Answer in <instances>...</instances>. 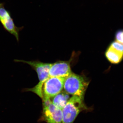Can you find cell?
<instances>
[{
	"instance_id": "cell-9",
	"label": "cell",
	"mask_w": 123,
	"mask_h": 123,
	"mask_svg": "<svg viewBox=\"0 0 123 123\" xmlns=\"http://www.w3.org/2000/svg\"><path fill=\"white\" fill-rule=\"evenodd\" d=\"M105 56L111 63L118 64L123 59V54L109 47L106 51Z\"/></svg>"
},
{
	"instance_id": "cell-8",
	"label": "cell",
	"mask_w": 123,
	"mask_h": 123,
	"mask_svg": "<svg viewBox=\"0 0 123 123\" xmlns=\"http://www.w3.org/2000/svg\"><path fill=\"white\" fill-rule=\"evenodd\" d=\"M70 98L69 94L62 91L51 99L55 106L62 110Z\"/></svg>"
},
{
	"instance_id": "cell-4",
	"label": "cell",
	"mask_w": 123,
	"mask_h": 123,
	"mask_svg": "<svg viewBox=\"0 0 123 123\" xmlns=\"http://www.w3.org/2000/svg\"><path fill=\"white\" fill-rule=\"evenodd\" d=\"M43 111L42 118L47 123H62V110L55 106L51 99H43Z\"/></svg>"
},
{
	"instance_id": "cell-11",
	"label": "cell",
	"mask_w": 123,
	"mask_h": 123,
	"mask_svg": "<svg viewBox=\"0 0 123 123\" xmlns=\"http://www.w3.org/2000/svg\"><path fill=\"white\" fill-rule=\"evenodd\" d=\"M115 38L117 42L123 44V31H119L116 34Z\"/></svg>"
},
{
	"instance_id": "cell-6",
	"label": "cell",
	"mask_w": 123,
	"mask_h": 123,
	"mask_svg": "<svg viewBox=\"0 0 123 123\" xmlns=\"http://www.w3.org/2000/svg\"><path fill=\"white\" fill-rule=\"evenodd\" d=\"M0 22L6 30L14 36L18 42L19 41V33L22 27L15 26L11 14L5 8L4 4L0 3Z\"/></svg>"
},
{
	"instance_id": "cell-3",
	"label": "cell",
	"mask_w": 123,
	"mask_h": 123,
	"mask_svg": "<svg viewBox=\"0 0 123 123\" xmlns=\"http://www.w3.org/2000/svg\"><path fill=\"white\" fill-rule=\"evenodd\" d=\"M87 110L84 98L73 96L62 110V123H73L80 112Z\"/></svg>"
},
{
	"instance_id": "cell-7",
	"label": "cell",
	"mask_w": 123,
	"mask_h": 123,
	"mask_svg": "<svg viewBox=\"0 0 123 123\" xmlns=\"http://www.w3.org/2000/svg\"><path fill=\"white\" fill-rule=\"evenodd\" d=\"M69 61H59L52 64L49 71V76L65 78L72 73Z\"/></svg>"
},
{
	"instance_id": "cell-1",
	"label": "cell",
	"mask_w": 123,
	"mask_h": 123,
	"mask_svg": "<svg viewBox=\"0 0 123 123\" xmlns=\"http://www.w3.org/2000/svg\"><path fill=\"white\" fill-rule=\"evenodd\" d=\"M14 61L28 64L37 73L39 80L38 84L33 88H27L25 90V91L33 92L43 99V86L44 82L49 77V71L52 64L43 63L38 61H26L15 60Z\"/></svg>"
},
{
	"instance_id": "cell-5",
	"label": "cell",
	"mask_w": 123,
	"mask_h": 123,
	"mask_svg": "<svg viewBox=\"0 0 123 123\" xmlns=\"http://www.w3.org/2000/svg\"><path fill=\"white\" fill-rule=\"evenodd\" d=\"M65 79V78L57 77L49 78L43 86V98L51 99L61 92L63 89Z\"/></svg>"
},
{
	"instance_id": "cell-2",
	"label": "cell",
	"mask_w": 123,
	"mask_h": 123,
	"mask_svg": "<svg viewBox=\"0 0 123 123\" xmlns=\"http://www.w3.org/2000/svg\"><path fill=\"white\" fill-rule=\"evenodd\" d=\"M89 82L82 76L72 73L66 77L64 82V91L68 94L84 98Z\"/></svg>"
},
{
	"instance_id": "cell-10",
	"label": "cell",
	"mask_w": 123,
	"mask_h": 123,
	"mask_svg": "<svg viewBox=\"0 0 123 123\" xmlns=\"http://www.w3.org/2000/svg\"><path fill=\"white\" fill-rule=\"evenodd\" d=\"M110 47L123 54V44L115 41L112 42Z\"/></svg>"
}]
</instances>
